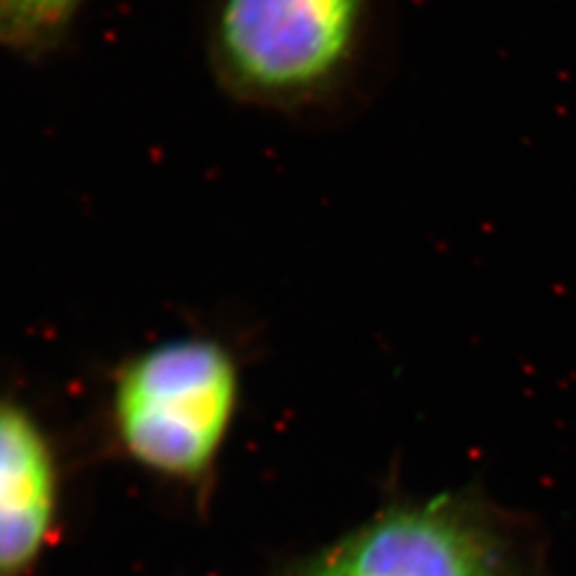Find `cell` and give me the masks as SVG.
I'll return each instance as SVG.
<instances>
[{
	"label": "cell",
	"instance_id": "5",
	"mask_svg": "<svg viewBox=\"0 0 576 576\" xmlns=\"http://www.w3.org/2000/svg\"><path fill=\"white\" fill-rule=\"evenodd\" d=\"M86 0H0V47L24 58L54 52Z\"/></svg>",
	"mask_w": 576,
	"mask_h": 576
},
{
	"label": "cell",
	"instance_id": "1",
	"mask_svg": "<svg viewBox=\"0 0 576 576\" xmlns=\"http://www.w3.org/2000/svg\"><path fill=\"white\" fill-rule=\"evenodd\" d=\"M393 26V0H214L207 50L239 103L325 114L376 86Z\"/></svg>",
	"mask_w": 576,
	"mask_h": 576
},
{
	"label": "cell",
	"instance_id": "3",
	"mask_svg": "<svg viewBox=\"0 0 576 576\" xmlns=\"http://www.w3.org/2000/svg\"><path fill=\"white\" fill-rule=\"evenodd\" d=\"M274 576H542L532 523L459 491L393 502Z\"/></svg>",
	"mask_w": 576,
	"mask_h": 576
},
{
	"label": "cell",
	"instance_id": "2",
	"mask_svg": "<svg viewBox=\"0 0 576 576\" xmlns=\"http://www.w3.org/2000/svg\"><path fill=\"white\" fill-rule=\"evenodd\" d=\"M242 370L227 344L178 335L128 357L107 397L118 451L146 474L184 489L210 487L227 448Z\"/></svg>",
	"mask_w": 576,
	"mask_h": 576
},
{
	"label": "cell",
	"instance_id": "4",
	"mask_svg": "<svg viewBox=\"0 0 576 576\" xmlns=\"http://www.w3.org/2000/svg\"><path fill=\"white\" fill-rule=\"evenodd\" d=\"M62 470L50 431L20 399L0 395V576H28L52 547Z\"/></svg>",
	"mask_w": 576,
	"mask_h": 576
}]
</instances>
